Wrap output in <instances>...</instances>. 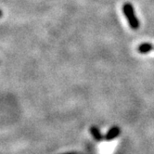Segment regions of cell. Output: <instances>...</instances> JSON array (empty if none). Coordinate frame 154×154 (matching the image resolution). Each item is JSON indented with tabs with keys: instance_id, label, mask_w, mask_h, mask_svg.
<instances>
[{
	"instance_id": "3957f363",
	"label": "cell",
	"mask_w": 154,
	"mask_h": 154,
	"mask_svg": "<svg viewBox=\"0 0 154 154\" xmlns=\"http://www.w3.org/2000/svg\"><path fill=\"white\" fill-rule=\"evenodd\" d=\"M153 48V46L149 43H144V44H141V45L138 47L137 50L139 53L141 54H146V53H149V51H151Z\"/></svg>"
},
{
	"instance_id": "7a4b0ae2",
	"label": "cell",
	"mask_w": 154,
	"mask_h": 154,
	"mask_svg": "<svg viewBox=\"0 0 154 154\" xmlns=\"http://www.w3.org/2000/svg\"><path fill=\"white\" fill-rule=\"evenodd\" d=\"M120 133H121L120 128L118 126H113L108 131V133L104 137V139H106L107 141L113 140L114 138H116L120 135Z\"/></svg>"
},
{
	"instance_id": "277c9868",
	"label": "cell",
	"mask_w": 154,
	"mask_h": 154,
	"mask_svg": "<svg viewBox=\"0 0 154 154\" xmlns=\"http://www.w3.org/2000/svg\"><path fill=\"white\" fill-rule=\"evenodd\" d=\"M90 133L92 134L93 137L97 140V141H101L104 137L103 136L101 135V133L100 132V130H98L96 126H91L90 127Z\"/></svg>"
},
{
	"instance_id": "8992f818",
	"label": "cell",
	"mask_w": 154,
	"mask_h": 154,
	"mask_svg": "<svg viewBox=\"0 0 154 154\" xmlns=\"http://www.w3.org/2000/svg\"><path fill=\"white\" fill-rule=\"evenodd\" d=\"M65 154H75V153H73V152H71V153H65Z\"/></svg>"
},
{
	"instance_id": "6da1fadb",
	"label": "cell",
	"mask_w": 154,
	"mask_h": 154,
	"mask_svg": "<svg viewBox=\"0 0 154 154\" xmlns=\"http://www.w3.org/2000/svg\"><path fill=\"white\" fill-rule=\"evenodd\" d=\"M124 12L125 15L128 20V23L130 24V27L133 30H137L139 27V21L137 18V16L135 15L134 12V8L132 7V5L130 3H126L124 6Z\"/></svg>"
},
{
	"instance_id": "5b68a950",
	"label": "cell",
	"mask_w": 154,
	"mask_h": 154,
	"mask_svg": "<svg viewBox=\"0 0 154 154\" xmlns=\"http://www.w3.org/2000/svg\"><path fill=\"white\" fill-rule=\"evenodd\" d=\"M2 16H3V12H2V10L0 9V18H1Z\"/></svg>"
}]
</instances>
